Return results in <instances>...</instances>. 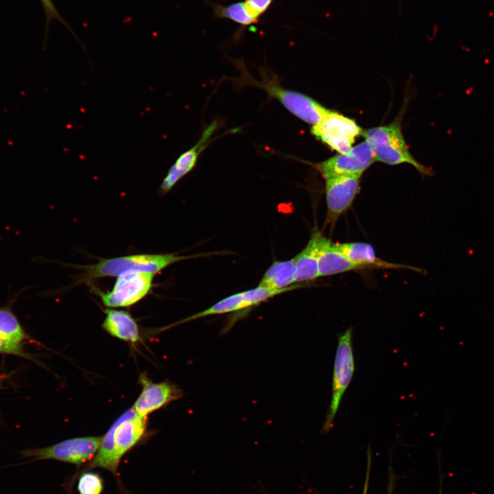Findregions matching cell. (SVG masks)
<instances>
[{
  "instance_id": "cell-21",
  "label": "cell",
  "mask_w": 494,
  "mask_h": 494,
  "mask_svg": "<svg viewBox=\"0 0 494 494\" xmlns=\"http://www.w3.org/2000/svg\"><path fill=\"white\" fill-rule=\"evenodd\" d=\"M77 490L79 494H102L104 480L99 473L86 471L78 478Z\"/></svg>"
},
{
  "instance_id": "cell-4",
  "label": "cell",
  "mask_w": 494,
  "mask_h": 494,
  "mask_svg": "<svg viewBox=\"0 0 494 494\" xmlns=\"http://www.w3.org/2000/svg\"><path fill=\"white\" fill-rule=\"evenodd\" d=\"M102 436H84L70 438L47 447L26 449L22 457L30 461L52 460L80 467L91 460L96 454Z\"/></svg>"
},
{
  "instance_id": "cell-22",
  "label": "cell",
  "mask_w": 494,
  "mask_h": 494,
  "mask_svg": "<svg viewBox=\"0 0 494 494\" xmlns=\"http://www.w3.org/2000/svg\"><path fill=\"white\" fill-rule=\"evenodd\" d=\"M272 0H245L244 2L245 8L248 15L258 21V19L270 7Z\"/></svg>"
},
{
  "instance_id": "cell-17",
  "label": "cell",
  "mask_w": 494,
  "mask_h": 494,
  "mask_svg": "<svg viewBox=\"0 0 494 494\" xmlns=\"http://www.w3.org/2000/svg\"><path fill=\"white\" fill-rule=\"evenodd\" d=\"M362 270L351 261L338 248L336 244L327 238L323 243L318 259L319 277Z\"/></svg>"
},
{
  "instance_id": "cell-15",
  "label": "cell",
  "mask_w": 494,
  "mask_h": 494,
  "mask_svg": "<svg viewBox=\"0 0 494 494\" xmlns=\"http://www.w3.org/2000/svg\"><path fill=\"white\" fill-rule=\"evenodd\" d=\"M342 253L353 263L362 268L409 269L416 272L421 270L415 267L387 261L376 255L372 245L365 242L337 243Z\"/></svg>"
},
{
  "instance_id": "cell-9",
  "label": "cell",
  "mask_w": 494,
  "mask_h": 494,
  "mask_svg": "<svg viewBox=\"0 0 494 494\" xmlns=\"http://www.w3.org/2000/svg\"><path fill=\"white\" fill-rule=\"evenodd\" d=\"M375 161L370 145L364 141L349 152L337 154L314 166L325 180L340 176L361 177Z\"/></svg>"
},
{
  "instance_id": "cell-12",
  "label": "cell",
  "mask_w": 494,
  "mask_h": 494,
  "mask_svg": "<svg viewBox=\"0 0 494 494\" xmlns=\"http://www.w3.org/2000/svg\"><path fill=\"white\" fill-rule=\"evenodd\" d=\"M139 381L142 390L133 408L141 416H147L183 396L181 389L170 382L153 383L143 374L140 376Z\"/></svg>"
},
{
  "instance_id": "cell-6",
  "label": "cell",
  "mask_w": 494,
  "mask_h": 494,
  "mask_svg": "<svg viewBox=\"0 0 494 494\" xmlns=\"http://www.w3.org/2000/svg\"><path fill=\"white\" fill-rule=\"evenodd\" d=\"M156 274L128 271L117 276L110 291L93 289L107 307H128L145 298L152 290Z\"/></svg>"
},
{
  "instance_id": "cell-19",
  "label": "cell",
  "mask_w": 494,
  "mask_h": 494,
  "mask_svg": "<svg viewBox=\"0 0 494 494\" xmlns=\"http://www.w3.org/2000/svg\"><path fill=\"white\" fill-rule=\"evenodd\" d=\"M0 338L16 344H23L30 340L12 311L11 303L0 307Z\"/></svg>"
},
{
  "instance_id": "cell-10",
  "label": "cell",
  "mask_w": 494,
  "mask_h": 494,
  "mask_svg": "<svg viewBox=\"0 0 494 494\" xmlns=\"http://www.w3.org/2000/svg\"><path fill=\"white\" fill-rule=\"evenodd\" d=\"M255 82L269 95L279 100L293 115L313 126L318 123L329 110L309 96L285 89L279 83L266 78L261 82Z\"/></svg>"
},
{
  "instance_id": "cell-11",
  "label": "cell",
  "mask_w": 494,
  "mask_h": 494,
  "mask_svg": "<svg viewBox=\"0 0 494 494\" xmlns=\"http://www.w3.org/2000/svg\"><path fill=\"white\" fill-rule=\"evenodd\" d=\"M325 226H334L353 204L360 191V176H340L325 179Z\"/></svg>"
},
{
  "instance_id": "cell-13",
  "label": "cell",
  "mask_w": 494,
  "mask_h": 494,
  "mask_svg": "<svg viewBox=\"0 0 494 494\" xmlns=\"http://www.w3.org/2000/svg\"><path fill=\"white\" fill-rule=\"evenodd\" d=\"M217 127L212 122L203 132L200 139L192 148L182 153L170 167L159 187V193L165 195L195 167L198 156L205 148L208 140Z\"/></svg>"
},
{
  "instance_id": "cell-14",
  "label": "cell",
  "mask_w": 494,
  "mask_h": 494,
  "mask_svg": "<svg viewBox=\"0 0 494 494\" xmlns=\"http://www.w3.org/2000/svg\"><path fill=\"white\" fill-rule=\"evenodd\" d=\"M326 239L320 231L314 230L307 245L293 258L296 283H309L319 277V255Z\"/></svg>"
},
{
  "instance_id": "cell-8",
  "label": "cell",
  "mask_w": 494,
  "mask_h": 494,
  "mask_svg": "<svg viewBox=\"0 0 494 494\" xmlns=\"http://www.w3.org/2000/svg\"><path fill=\"white\" fill-rule=\"evenodd\" d=\"M292 290V289L270 290L257 285L254 288L229 295L218 301L209 307L183 318L181 320L177 321L169 327L184 324L206 316L247 310L249 308L259 305L275 296Z\"/></svg>"
},
{
  "instance_id": "cell-2",
  "label": "cell",
  "mask_w": 494,
  "mask_h": 494,
  "mask_svg": "<svg viewBox=\"0 0 494 494\" xmlns=\"http://www.w3.org/2000/svg\"><path fill=\"white\" fill-rule=\"evenodd\" d=\"M200 255H178L176 253L137 254L110 259H100L93 265L83 266L86 281L106 277H117L128 271L156 274L180 261Z\"/></svg>"
},
{
  "instance_id": "cell-7",
  "label": "cell",
  "mask_w": 494,
  "mask_h": 494,
  "mask_svg": "<svg viewBox=\"0 0 494 494\" xmlns=\"http://www.w3.org/2000/svg\"><path fill=\"white\" fill-rule=\"evenodd\" d=\"M362 132L355 121L330 110L311 128L314 137L339 154L349 152Z\"/></svg>"
},
{
  "instance_id": "cell-16",
  "label": "cell",
  "mask_w": 494,
  "mask_h": 494,
  "mask_svg": "<svg viewBox=\"0 0 494 494\" xmlns=\"http://www.w3.org/2000/svg\"><path fill=\"white\" fill-rule=\"evenodd\" d=\"M309 283H296L293 258L274 261L266 270L258 285L270 290H293L308 286Z\"/></svg>"
},
{
  "instance_id": "cell-18",
  "label": "cell",
  "mask_w": 494,
  "mask_h": 494,
  "mask_svg": "<svg viewBox=\"0 0 494 494\" xmlns=\"http://www.w3.org/2000/svg\"><path fill=\"white\" fill-rule=\"evenodd\" d=\"M102 323L104 329L110 336L118 339L137 342L140 339L138 325L132 316L127 311L107 309Z\"/></svg>"
},
{
  "instance_id": "cell-5",
  "label": "cell",
  "mask_w": 494,
  "mask_h": 494,
  "mask_svg": "<svg viewBox=\"0 0 494 494\" xmlns=\"http://www.w3.org/2000/svg\"><path fill=\"white\" fill-rule=\"evenodd\" d=\"M353 328L338 336V346L334 361L332 394L330 405L324 421L322 430L329 431L339 409L342 397L352 379L355 361L352 346Z\"/></svg>"
},
{
  "instance_id": "cell-20",
  "label": "cell",
  "mask_w": 494,
  "mask_h": 494,
  "mask_svg": "<svg viewBox=\"0 0 494 494\" xmlns=\"http://www.w3.org/2000/svg\"><path fill=\"white\" fill-rule=\"evenodd\" d=\"M208 3L213 8L215 18L230 19L244 27L257 22L248 15L244 2L234 3L227 6L209 1Z\"/></svg>"
},
{
  "instance_id": "cell-1",
  "label": "cell",
  "mask_w": 494,
  "mask_h": 494,
  "mask_svg": "<svg viewBox=\"0 0 494 494\" xmlns=\"http://www.w3.org/2000/svg\"><path fill=\"white\" fill-rule=\"evenodd\" d=\"M147 416L139 414L133 408L123 413L102 436L93 458L80 473L95 468L111 472L116 477L122 458L143 438L147 427Z\"/></svg>"
},
{
  "instance_id": "cell-25",
  "label": "cell",
  "mask_w": 494,
  "mask_h": 494,
  "mask_svg": "<svg viewBox=\"0 0 494 494\" xmlns=\"http://www.w3.org/2000/svg\"><path fill=\"white\" fill-rule=\"evenodd\" d=\"M3 385V378L0 377V390L2 388Z\"/></svg>"
},
{
  "instance_id": "cell-23",
  "label": "cell",
  "mask_w": 494,
  "mask_h": 494,
  "mask_svg": "<svg viewBox=\"0 0 494 494\" xmlns=\"http://www.w3.org/2000/svg\"><path fill=\"white\" fill-rule=\"evenodd\" d=\"M43 7L44 8V11L45 13V17H46V28H47L48 25L51 22V20H58L60 21L62 24H63L70 32H72L73 35L74 33L72 31V29L70 27V26L68 25V23L62 18L60 14L58 13V10H56L55 5H54L51 0H40Z\"/></svg>"
},
{
  "instance_id": "cell-24",
  "label": "cell",
  "mask_w": 494,
  "mask_h": 494,
  "mask_svg": "<svg viewBox=\"0 0 494 494\" xmlns=\"http://www.w3.org/2000/svg\"><path fill=\"white\" fill-rule=\"evenodd\" d=\"M0 354L17 355L32 360V357L23 349V344H16L0 338Z\"/></svg>"
},
{
  "instance_id": "cell-3",
  "label": "cell",
  "mask_w": 494,
  "mask_h": 494,
  "mask_svg": "<svg viewBox=\"0 0 494 494\" xmlns=\"http://www.w3.org/2000/svg\"><path fill=\"white\" fill-rule=\"evenodd\" d=\"M401 122L399 116L388 125L362 132L365 141L371 147L375 161L391 165L408 163L424 176L432 175V170L416 161L409 152L401 132Z\"/></svg>"
}]
</instances>
